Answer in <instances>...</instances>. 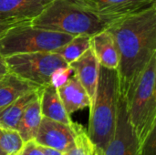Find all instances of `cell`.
<instances>
[{
  "mask_svg": "<svg viewBox=\"0 0 156 155\" xmlns=\"http://www.w3.org/2000/svg\"><path fill=\"white\" fill-rule=\"evenodd\" d=\"M8 71L9 70L5 62V58L0 53V79H2Z\"/></svg>",
  "mask_w": 156,
  "mask_h": 155,
  "instance_id": "obj_23",
  "label": "cell"
},
{
  "mask_svg": "<svg viewBox=\"0 0 156 155\" xmlns=\"http://www.w3.org/2000/svg\"><path fill=\"white\" fill-rule=\"evenodd\" d=\"M38 89H41V87L25 80L8 71L0 79V108L14 102L27 93Z\"/></svg>",
  "mask_w": 156,
  "mask_h": 155,
  "instance_id": "obj_14",
  "label": "cell"
},
{
  "mask_svg": "<svg viewBox=\"0 0 156 155\" xmlns=\"http://www.w3.org/2000/svg\"><path fill=\"white\" fill-rule=\"evenodd\" d=\"M103 155H145L129 122L124 99L120 95L115 131Z\"/></svg>",
  "mask_w": 156,
  "mask_h": 155,
  "instance_id": "obj_7",
  "label": "cell"
},
{
  "mask_svg": "<svg viewBox=\"0 0 156 155\" xmlns=\"http://www.w3.org/2000/svg\"><path fill=\"white\" fill-rule=\"evenodd\" d=\"M77 124L73 122L71 125H67L42 117L34 140L38 145L53 148L65 153L74 144Z\"/></svg>",
  "mask_w": 156,
  "mask_h": 155,
  "instance_id": "obj_8",
  "label": "cell"
},
{
  "mask_svg": "<svg viewBox=\"0 0 156 155\" xmlns=\"http://www.w3.org/2000/svg\"><path fill=\"white\" fill-rule=\"evenodd\" d=\"M107 29L119 53L120 95L128 102L156 54V4L116 19Z\"/></svg>",
  "mask_w": 156,
  "mask_h": 155,
  "instance_id": "obj_1",
  "label": "cell"
},
{
  "mask_svg": "<svg viewBox=\"0 0 156 155\" xmlns=\"http://www.w3.org/2000/svg\"><path fill=\"white\" fill-rule=\"evenodd\" d=\"M73 69V73L86 90L91 103L95 97L96 88L99 79L100 64L91 48L86 50L79 58L69 64Z\"/></svg>",
  "mask_w": 156,
  "mask_h": 155,
  "instance_id": "obj_10",
  "label": "cell"
},
{
  "mask_svg": "<svg viewBox=\"0 0 156 155\" xmlns=\"http://www.w3.org/2000/svg\"><path fill=\"white\" fill-rule=\"evenodd\" d=\"M73 37L37 27L30 23L16 25L0 38V53L5 58L21 53L55 52Z\"/></svg>",
  "mask_w": 156,
  "mask_h": 155,
  "instance_id": "obj_5",
  "label": "cell"
},
{
  "mask_svg": "<svg viewBox=\"0 0 156 155\" xmlns=\"http://www.w3.org/2000/svg\"><path fill=\"white\" fill-rule=\"evenodd\" d=\"M90 47L98 59L100 66L112 69H118V49L114 38L108 29L91 36Z\"/></svg>",
  "mask_w": 156,
  "mask_h": 155,
  "instance_id": "obj_12",
  "label": "cell"
},
{
  "mask_svg": "<svg viewBox=\"0 0 156 155\" xmlns=\"http://www.w3.org/2000/svg\"><path fill=\"white\" fill-rule=\"evenodd\" d=\"M155 83L156 54L145 68L131 100L126 102L129 122L142 148L155 131Z\"/></svg>",
  "mask_w": 156,
  "mask_h": 155,
  "instance_id": "obj_4",
  "label": "cell"
},
{
  "mask_svg": "<svg viewBox=\"0 0 156 155\" xmlns=\"http://www.w3.org/2000/svg\"><path fill=\"white\" fill-rule=\"evenodd\" d=\"M72 74H73V69L69 65L58 68L53 71L50 77V85L58 89L60 86L64 85Z\"/></svg>",
  "mask_w": 156,
  "mask_h": 155,
  "instance_id": "obj_21",
  "label": "cell"
},
{
  "mask_svg": "<svg viewBox=\"0 0 156 155\" xmlns=\"http://www.w3.org/2000/svg\"><path fill=\"white\" fill-rule=\"evenodd\" d=\"M98 10L108 16H122L144 10L156 4V0H92Z\"/></svg>",
  "mask_w": 156,
  "mask_h": 155,
  "instance_id": "obj_15",
  "label": "cell"
},
{
  "mask_svg": "<svg viewBox=\"0 0 156 155\" xmlns=\"http://www.w3.org/2000/svg\"><path fill=\"white\" fill-rule=\"evenodd\" d=\"M5 155H17V153H16V154H5Z\"/></svg>",
  "mask_w": 156,
  "mask_h": 155,
  "instance_id": "obj_27",
  "label": "cell"
},
{
  "mask_svg": "<svg viewBox=\"0 0 156 155\" xmlns=\"http://www.w3.org/2000/svg\"><path fill=\"white\" fill-rule=\"evenodd\" d=\"M57 90L63 106L69 116L80 110L90 108L91 105V100L86 90L74 73L64 85Z\"/></svg>",
  "mask_w": 156,
  "mask_h": 155,
  "instance_id": "obj_11",
  "label": "cell"
},
{
  "mask_svg": "<svg viewBox=\"0 0 156 155\" xmlns=\"http://www.w3.org/2000/svg\"><path fill=\"white\" fill-rule=\"evenodd\" d=\"M16 25H13V24H9V23H6L5 21H2L0 20V38L3 37V35L12 26H14Z\"/></svg>",
  "mask_w": 156,
  "mask_h": 155,
  "instance_id": "obj_25",
  "label": "cell"
},
{
  "mask_svg": "<svg viewBox=\"0 0 156 155\" xmlns=\"http://www.w3.org/2000/svg\"><path fill=\"white\" fill-rule=\"evenodd\" d=\"M40 111L42 117L71 125L73 122L67 113L63 103L60 100L57 88L52 85L45 86L41 89L39 94Z\"/></svg>",
  "mask_w": 156,
  "mask_h": 155,
  "instance_id": "obj_13",
  "label": "cell"
},
{
  "mask_svg": "<svg viewBox=\"0 0 156 155\" xmlns=\"http://www.w3.org/2000/svg\"><path fill=\"white\" fill-rule=\"evenodd\" d=\"M23 143L21 137L16 130L0 126V147L6 154H16Z\"/></svg>",
  "mask_w": 156,
  "mask_h": 155,
  "instance_id": "obj_20",
  "label": "cell"
},
{
  "mask_svg": "<svg viewBox=\"0 0 156 155\" xmlns=\"http://www.w3.org/2000/svg\"><path fill=\"white\" fill-rule=\"evenodd\" d=\"M52 0H0V20L13 25L30 23Z\"/></svg>",
  "mask_w": 156,
  "mask_h": 155,
  "instance_id": "obj_9",
  "label": "cell"
},
{
  "mask_svg": "<svg viewBox=\"0 0 156 155\" xmlns=\"http://www.w3.org/2000/svg\"><path fill=\"white\" fill-rule=\"evenodd\" d=\"M5 154H6V153H5L1 149V147H0V155H5Z\"/></svg>",
  "mask_w": 156,
  "mask_h": 155,
  "instance_id": "obj_26",
  "label": "cell"
},
{
  "mask_svg": "<svg viewBox=\"0 0 156 155\" xmlns=\"http://www.w3.org/2000/svg\"><path fill=\"white\" fill-rule=\"evenodd\" d=\"M17 155H45L41 151L39 145L35 142V140H31L23 143L20 151L17 153Z\"/></svg>",
  "mask_w": 156,
  "mask_h": 155,
  "instance_id": "obj_22",
  "label": "cell"
},
{
  "mask_svg": "<svg viewBox=\"0 0 156 155\" xmlns=\"http://www.w3.org/2000/svg\"><path fill=\"white\" fill-rule=\"evenodd\" d=\"M42 120L39 97L34 100L23 111L16 131L18 132L23 143L34 140Z\"/></svg>",
  "mask_w": 156,
  "mask_h": 155,
  "instance_id": "obj_16",
  "label": "cell"
},
{
  "mask_svg": "<svg viewBox=\"0 0 156 155\" xmlns=\"http://www.w3.org/2000/svg\"><path fill=\"white\" fill-rule=\"evenodd\" d=\"M90 48V37L87 35L74 36L64 46L56 50L67 64H70L79 58L86 50Z\"/></svg>",
  "mask_w": 156,
  "mask_h": 155,
  "instance_id": "obj_18",
  "label": "cell"
},
{
  "mask_svg": "<svg viewBox=\"0 0 156 155\" xmlns=\"http://www.w3.org/2000/svg\"><path fill=\"white\" fill-rule=\"evenodd\" d=\"M116 19L101 14L92 0H52L30 24L71 36L91 37Z\"/></svg>",
  "mask_w": 156,
  "mask_h": 155,
  "instance_id": "obj_2",
  "label": "cell"
},
{
  "mask_svg": "<svg viewBox=\"0 0 156 155\" xmlns=\"http://www.w3.org/2000/svg\"><path fill=\"white\" fill-rule=\"evenodd\" d=\"M120 98L117 69L100 66L94 100L90 107L88 135L103 154L113 136Z\"/></svg>",
  "mask_w": 156,
  "mask_h": 155,
  "instance_id": "obj_3",
  "label": "cell"
},
{
  "mask_svg": "<svg viewBox=\"0 0 156 155\" xmlns=\"http://www.w3.org/2000/svg\"><path fill=\"white\" fill-rule=\"evenodd\" d=\"M39 147H40L41 151L43 152V153L45 155H65L64 153H62L60 151H58L56 149H53V148L41 146V145H39Z\"/></svg>",
  "mask_w": 156,
  "mask_h": 155,
  "instance_id": "obj_24",
  "label": "cell"
},
{
  "mask_svg": "<svg viewBox=\"0 0 156 155\" xmlns=\"http://www.w3.org/2000/svg\"><path fill=\"white\" fill-rule=\"evenodd\" d=\"M65 155H103L93 143L88 135L87 131L80 125L77 124V132L73 146L65 153Z\"/></svg>",
  "mask_w": 156,
  "mask_h": 155,
  "instance_id": "obj_19",
  "label": "cell"
},
{
  "mask_svg": "<svg viewBox=\"0 0 156 155\" xmlns=\"http://www.w3.org/2000/svg\"><path fill=\"white\" fill-rule=\"evenodd\" d=\"M42 89V88H41ZM41 89L30 91L20 97L14 102L0 108V126L11 130H16L19 119L27 107L34 100L39 97Z\"/></svg>",
  "mask_w": 156,
  "mask_h": 155,
  "instance_id": "obj_17",
  "label": "cell"
},
{
  "mask_svg": "<svg viewBox=\"0 0 156 155\" xmlns=\"http://www.w3.org/2000/svg\"><path fill=\"white\" fill-rule=\"evenodd\" d=\"M5 62L10 72L41 88L50 84L55 69L69 65L56 52L15 54L5 57Z\"/></svg>",
  "mask_w": 156,
  "mask_h": 155,
  "instance_id": "obj_6",
  "label": "cell"
}]
</instances>
